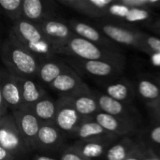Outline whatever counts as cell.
Wrapping results in <instances>:
<instances>
[{"label":"cell","mask_w":160,"mask_h":160,"mask_svg":"<svg viewBox=\"0 0 160 160\" xmlns=\"http://www.w3.org/2000/svg\"><path fill=\"white\" fill-rule=\"evenodd\" d=\"M8 37L30 52L39 62L55 57L52 45L46 38L37 23L25 19L16 21L12 22Z\"/></svg>","instance_id":"obj_1"},{"label":"cell","mask_w":160,"mask_h":160,"mask_svg":"<svg viewBox=\"0 0 160 160\" xmlns=\"http://www.w3.org/2000/svg\"><path fill=\"white\" fill-rule=\"evenodd\" d=\"M0 53L4 67L10 73L21 78L37 79L39 60L9 37L3 40Z\"/></svg>","instance_id":"obj_2"},{"label":"cell","mask_w":160,"mask_h":160,"mask_svg":"<svg viewBox=\"0 0 160 160\" xmlns=\"http://www.w3.org/2000/svg\"><path fill=\"white\" fill-rule=\"evenodd\" d=\"M54 53L82 60L109 61L123 67L126 65V57L123 53L105 49L76 35L62 46L55 48Z\"/></svg>","instance_id":"obj_3"},{"label":"cell","mask_w":160,"mask_h":160,"mask_svg":"<svg viewBox=\"0 0 160 160\" xmlns=\"http://www.w3.org/2000/svg\"><path fill=\"white\" fill-rule=\"evenodd\" d=\"M94 25L102 31L115 44L131 47L142 52V31L105 18L96 19Z\"/></svg>","instance_id":"obj_4"},{"label":"cell","mask_w":160,"mask_h":160,"mask_svg":"<svg viewBox=\"0 0 160 160\" xmlns=\"http://www.w3.org/2000/svg\"><path fill=\"white\" fill-rule=\"evenodd\" d=\"M0 146L10 152L17 160L31 152L11 112L0 118Z\"/></svg>","instance_id":"obj_5"},{"label":"cell","mask_w":160,"mask_h":160,"mask_svg":"<svg viewBox=\"0 0 160 160\" xmlns=\"http://www.w3.org/2000/svg\"><path fill=\"white\" fill-rule=\"evenodd\" d=\"M67 64L77 73H84L95 78H116L123 72L125 67L102 60H82L74 57H66Z\"/></svg>","instance_id":"obj_6"},{"label":"cell","mask_w":160,"mask_h":160,"mask_svg":"<svg viewBox=\"0 0 160 160\" xmlns=\"http://www.w3.org/2000/svg\"><path fill=\"white\" fill-rule=\"evenodd\" d=\"M57 111L54 125L64 133L70 136L76 130L83 118L76 111L69 98L60 96L56 100Z\"/></svg>","instance_id":"obj_7"},{"label":"cell","mask_w":160,"mask_h":160,"mask_svg":"<svg viewBox=\"0 0 160 160\" xmlns=\"http://www.w3.org/2000/svg\"><path fill=\"white\" fill-rule=\"evenodd\" d=\"M38 26L46 38L52 45L53 51L75 36L68 22L59 17L44 20L38 23Z\"/></svg>","instance_id":"obj_8"},{"label":"cell","mask_w":160,"mask_h":160,"mask_svg":"<svg viewBox=\"0 0 160 160\" xmlns=\"http://www.w3.org/2000/svg\"><path fill=\"white\" fill-rule=\"evenodd\" d=\"M11 114L14 117L27 146L31 151L37 150V140L41 122L30 110L27 109L12 111Z\"/></svg>","instance_id":"obj_9"},{"label":"cell","mask_w":160,"mask_h":160,"mask_svg":"<svg viewBox=\"0 0 160 160\" xmlns=\"http://www.w3.org/2000/svg\"><path fill=\"white\" fill-rule=\"evenodd\" d=\"M68 23L76 36L89 40L105 49L121 52L119 46L115 44L112 40H111L102 31H100L94 24L77 19L69 20Z\"/></svg>","instance_id":"obj_10"},{"label":"cell","mask_w":160,"mask_h":160,"mask_svg":"<svg viewBox=\"0 0 160 160\" xmlns=\"http://www.w3.org/2000/svg\"><path fill=\"white\" fill-rule=\"evenodd\" d=\"M93 92L98 99L100 112L112 116L130 120L138 124L141 123L140 113L132 104H127L118 101L107 96L104 93H100L98 91H93Z\"/></svg>","instance_id":"obj_11"},{"label":"cell","mask_w":160,"mask_h":160,"mask_svg":"<svg viewBox=\"0 0 160 160\" xmlns=\"http://www.w3.org/2000/svg\"><path fill=\"white\" fill-rule=\"evenodd\" d=\"M0 95L7 101L11 112L22 109V99L18 77L5 67H2L0 70Z\"/></svg>","instance_id":"obj_12"},{"label":"cell","mask_w":160,"mask_h":160,"mask_svg":"<svg viewBox=\"0 0 160 160\" xmlns=\"http://www.w3.org/2000/svg\"><path fill=\"white\" fill-rule=\"evenodd\" d=\"M94 118L106 131L115 137H128L130 135L135 134L139 128L138 123L112 116L102 112H98Z\"/></svg>","instance_id":"obj_13"},{"label":"cell","mask_w":160,"mask_h":160,"mask_svg":"<svg viewBox=\"0 0 160 160\" xmlns=\"http://www.w3.org/2000/svg\"><path fill=\"white\" fill-rule=\"evenodd\" d=\"M114 0H59V4L93 19L107 17L109 7Z\"/></svg>","instance_id":"obj_14"},{"label":"cell","mask_w":160,"mask_h":160,"mask_svg":"<svg viewBox=\"0 0 160 160\" xmlns=\"http://www.w3.org/2000/svg\"><path fill=\"white\" fill-rule=\"evenodd\" d=\"M88 88V85L82 82L79 74L71 67H69L49 86V89L65 97L73 96Z\"/></svg>","instance_id":"obj_15"},{"label":"cell","mask_w":160,"mask_h":160,"mask_svg":"<svg viewBox=\"0 0 160 160\" xmlns=\"http://www.w3.org/2000/svg\"><path fill=\"white\" fill-rule=\"evenodd\" d=\"M52 2L42 0H23L22 19L38 24L44 20L57 17Z\"/></svg>","instance_id":"obj_16"},{"label":"cell","mask_w":160,"mask_h":160,"mask_svg":"<svg viewBox=\"0 0 160 160\" xmlns=\"http://www.w3.org/2000/svg\"><path fill=\"white\" fill-rule=\"evenodd\" d=\"M18 81L22 92V109L30 110L38 101L48 96L44 86L37 79L18 77Z\"/></svg>","instance_id":"obj_17"},{"label":"cell","mask_w":160,"mask_h":160,"mask_svg":"<svg viewBox=\"0 0 160 160\" xmlns=\"http://www.w3.org/2000/svg\"><path fill=\"white\" fill-rule=\"evenodd\" d=\"M113 139H97L88 141H77L72 146L85 159L95 160L106 155L109 148L113 144Z\"/></svg>","instance_id":"obj_18"},{"label":"cell","mask_w":160,"mask_h":160,"mask_svg":"<svg viewBox=\"0 0 160 160\" xmlns=\"http://www.w3.org/2000/svg\"><path fill=\"white\" fill-rule=\"evenodd\" d=\"M68 98H70L82 118H93L100 112L98 99L90 88Z\"/></svg>","instance_id":"obj_19"},{"label":"cell","mask_w":160,"mask_h":160,"mask_svg":"<svg viewBox=\"0 0 160 160\" xmlns=\"http://www.w3.org/2000/svg\"><path fill=\"white\" fill-rule=\"evenodd\" d=\"M103 89L107 96L127 104H132L137 94L134 83L124 78L106 83Z\"/></svg>","instance_id":"obj_20"},{"label":"cell","mask_w":160,"mask_h":160,"mask_svg":"<svg viewBox=\"0 0 160 160\" xmlns=\"http://www.w3.org/2000/svg\"><path fill=\"white\" fill-rule=\"evenodd\" d=\"M64 135L54 124H41L37 140V150L54 151L63 142Z\"/></svg>","instance_id":"obj_21"},{"label":"cell","mask_w":160,"mask_h":160,"mask_svg":"<svg viewBox=\"0 0 160 160\" xmlns=\"http://www.w3.org/2000/svg\"><path fill=\"white\" fill-rule=\"evenodd\" d=\"M69 66L67 62L56 57L40 62L37 80L45 87H48L62 74Z\"/></svg>","instance_id":"obj_22"},{"label":"cell","mask_w":160,"mask_h":160,"mask_svg":"<svg viewBox=\"0 0 160 160\" xmlns=\"http://www.w3.org/2000/svg\"><path fill=\"white\" fill-rule=\"evenodd\" d=\"M77 138L78 141H88L97 139H113L117 137L106 131L96 120L95 118H83L76 128V130L71 135Z\"/></svg>","instance_id":"obj_23"},{"label":"cell","mask_w":160,"mask_h":160,"mask_svg":"<svg viewBox=\"0 0 160 160\" xmlns=\"http://www.w3.org/2000/svg\"><path fill=\"white\" fill-rule=\"evenodd\" d=\"M30 111L38 117L41 124H54L57 111L56 100L48 95L38 101Z\"/></svg>","instance_id":"obj_24"},{"label":"cell","mask_w":160,"mask_h":160,"mask_svg":"<svg viewBox=\"0 0 160 160\" xmlns=\"http://www.w3.org/2000/svg\"><path fill=\"white\" fill-rule=\"evenodd\" d=\"M136 91L147 105L153 104L160 99V85L155 80L141 78L136 84Z\"/></svg>","instance_id":"obj_25"},{"label":"cell","mask_w":160,"mask_h":160,"mask_svg":"<svg viewBox=\"0 0 160 160\" xmlns=\"http://www.w3.org/2000/svg\"><path fill=\"white\" fill-rule=\"evenodd\" d=\"M137 145L138 144L130 138H122L119 142L113 143L109 148L105 155L106 160H126L135 150Z\"/></svg>","instance_id":"obj_26"},{"label":"cell","mask_w":160,"mask_h":160,"mask_svg":"<svg viewBox=\"0 0 160 160\" xmlns=\"http://www.w3.org/2000/svg\"><path fill=\"white\" fill-rule=\"evenodd\" d=\"M22 0H0V6L12 22L22 19Z\"/></svg>","instance_id":"obj_27"},{"label":"cell","mask_w":160,"mask_h":160,"mask_svg":"<svg viewBox=\"0 0 160 160\" xmlns=\"http://www.w3.org/2000/svg\"><path fill=\"white\" fill-rule=\"evenodd\" d=\"M153 15H154L153 11L145 10V9H142V8H129V10H128L124 22L126 23L147 22L152 19Z\"/></svg>","instance_id":"obj_28"},{"label":"cell","mask_w":160,"mask_h":160,"mask_svg":"<svg viewBox=\"0 0 160 160\" xmlns=\"http://www.w3.org/2000/svg\"><path fill=\"white\" fill-rule=\"evenodd\" d=\"M120 2L128 8H137L149 11L160 9V0H120Z\"/></svg>","instance_id":"obj_29"},{"label":"cell","mask_w":160,"mask_h":160,"mask_svg":"<svg viewBox=\"0 0 160 160\" xmlns=\"http://www.w3.org/2000/svg\"><path fill=\"white\" fill-rule=\"evenodd\" d=\"M142 52L147 54L160 53V38L143 32L142 35Z\"/></svg>","instance_id":"obj_30"},{"label":"cell","mask_w":160,"mask_h":160,"mask_svg":"<svg viewBox=\"0 0 160 160\" xmlns=\"http://www.w3.org/2000/svg\"><path fill=\"white\" fill-rule=\"evenodd\" d=\"M60 160H87L85 159L79 152H77L72 145L66 147L62 153Z\"/></svg>","instance_id":"obj_31"},{"label":"cell","mask_w":160,"mask_h":160,"mask_svg":"<svg viewBox=\"0 0 160 160\" xmlns=\"http://www.w3.org/2000/svg\"><path fill=\"white\" fill-rule=\"evenodd\" d=\"M148 139L155 144L160 145V123L154 126L148 131Z\"/></svg>","instance_id":"obj_32"},{"label":"cell","mask_w":160,"mask_h":160,"mask_svg":"<svg viewBox=\"0 0 160 160\" xmlns=\"http://www.w3.org/2000/svg\"><path fill=\"white\" fill-rule=\"evenodd\" d=\"M143 150H144V147L141 144H138L135 150L128 156V158L126 160H142Z\"/></svg>","instance_id":"obj_33"},{"label":"cell","mask_w":160,"mask_h":160,"mask_svg":"<svg viewBox=\"0 0 160 160\" xmlns=\"http://www.w3.org/2000/svg\"><path fill=\"white\" fill-rule=\"evenodd\" d=\"M150 111H151V113L153 115V117L158 121L160 122V99L158 101L153 103V104H150L148 105Z\"/></svg>","instance_id":"obj_34"},{"label":"cell","mask_w":160,"mask_h":160,"mask_svg":"<svg viewBox=\"0 0 160 160\" xmlns=\"http://www.w3.org/2000/svg\"><path fill=\"white\" fill-rule=\"evenodd\" d=\"M142 160H160V158L153 150L149 148H144Z\"/></svg>","instance_id":"obj_35"},{"label":"cell","mask_w":160,"mask_h":160,"mask_svg":"<svg viewBox=\"0 0 160 160\" xmlns=\"http://www.w3.org/2000/svg\"><path fill=\"white\" fill-rule=\"evenodd\" d=\"M8 109H9L8 104L4 99V98L0 95V118L8 114Z\"/></svg>","instance_id":"obj_36"},{"label":"cell","mask_w":160,"mask_h":160,"mask_svg":"<svg viewBox=\"0 0 160 160\" xmlns=\"http://www.w3.org/2000/svg\"><path fill=\"white\" fill-rule=\"evenodd\" d=\"M0 160H17L16 158L8 150L0 146Z\"/></svg>","instance_id":"obj_37"},{"label":"cell","mask_w":160,"mask_h":160,"mask_svg":"<svg viewBox=\"0 0 160 160\" xmlns=\"http://www.w3.org/2000/svg\"><path fill=\"white\" fill-rule=\"evenodd\" d=\"M147 27H148L150 30H152L153 32H155L156 34H158V35H159L160 36V19L156 20V21H154V22H148Z\"/></svg>","instance_id":"obj_38"},{"label":"cell","mask_w":160,"mask_h":160,"mask_svg":"<svg viewBox=\"0 0 160 160\" xmlns=\"http://www.w3.org/2000/svg\"><path fill=\"white\" fill-rule=\"evenodd\" d=\"M151 62L156 66V67H160V53H152L150 54Z\"/></svg>","instance_id":"obj_39"},{"label":"cell","mask_w":160,"mask_h":160,"mask_svg":"<svg viewBox=\"0 0 160 160\" xmlns=\"http://www.w3.org/2000/svg\"><path fill=\"white\" fill-rule=\"evenodd\" d=\"M33 160H59L52 158V157H49V156H46V155H36L34 157Z\"/></svg>","instance_id":"obj_40"},{"label":"cell","mask_w":160,"mask_h":160,"mask_svg":"<svg viewBox=\"0 0 160 160\" xmlns=\"http://www.w3.org/2000/svg\"><path fill=\"white\" fill-rule=\"evenodd\" d=\"M154 80H155V81L160 85V76H156V77H154Z\"/></svg>","instance_id":"obj_41"},{"label":"cell","mask_w":160,"mask_h":160,"mask_svg":"<svg viewBox=\"0 0 160 160\" xmlns=\"http://www.w3.org/2000/svg\"><path fill=\"white\" fill-rule=\"evenodd\" d=\"M158 156H159V158H160V152H159V155H158Z\"/></svg>","instance_id":"obj_42"},{"label":"cell","mask_w":160,"mask_h":160,"mask_svg":"<svg viewBox=\"0 0 160 160\" xmlns=\"http://www.w3.org/2000/svg\"><path fill=\"white\" fill-rule=\"evenodd\" d=\"M158 123H160V122H158Z\"/></svg>","instance_id":"obj_43"}]
</instances>
